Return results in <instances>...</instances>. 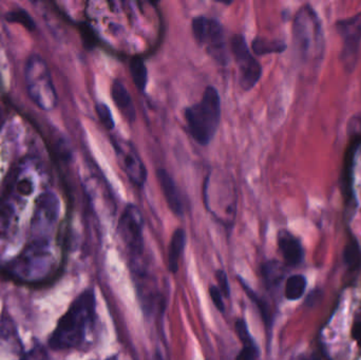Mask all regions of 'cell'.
I'll use <instances>...</instances> for the list:
<instances>
[{"label": "cell", "mask_w": 361, "mask_h": 360, "mask_svg": "<svg viewBox=\"0 0 361 360\" xmlns=\"http://www.w3.org/2000/svg\"><path fill=\"white\" fill-rule=\"evenodd\" d=\"M25 87L32 103L42 111L50 112L57 107L59 97L51 75L50 68L42 55L32 53L25 59Z\"/></svg>", "instance_id": "cell-5"}, {"label": "cell", "mask_w": 361, "mask_h": 360, "mask_svg": "<svg viewBox=\"0 0 361 360\" xmlns=\"http://www.w3.org/2000/svg\"><path fill=\"white\" fill-rule=\"evenodd\" d=\"M352 336L361 348V312L355 317V321H354Z\"/></svg>", "instance_id": "cell-29"}, {"label": "cell", "mask_w": 361, "mask_h": 360, "mask_svg": "<svg viewBox=\"0 0 361 360\" xmlns=\"http://www.w3.org/2000/svg\"><path fill=\"white\" fill-rule=\"evenodd\" d=\"M278 247L284 261L290 266H297L303 261L305 251L298 238L288 230H280L278 234Z\"/></svg>", "instance_id": "cell-13"}, {"label": "cell", "mask_w": 361, "mask_h": 360, "mask_svg": "<svg viewBox=\"0 0 361 360\" xmlns=\"http://www.w3.org/2000/svg\"><path fill=\"white\" fill-rule=\"evenodd\" d=\"M259 356V349L257 345H250V346H243L239 354L235 357V360H256Z\"/></svg>", "instance_id": "cell-25"}, {"label": "cell", "mask_w": 361, "mask_h": 360, "mask_svg": "<svg viewBox=\"0 0 361 360\" xmlns=\"http://www.w3.org/2000/svg\"><path fill=\"white\" fill-rule=\"evenodd\" d=\"M61 203L52 190L38 194L34 203L30 228V239L25 251L42 257H52L50 252L53 232L59 222Z\"/></svg>", "instance_id": "cell-2"}, {"label": "cell", "mask_w": 361, "mask_h": 360, "mask_svg": "<svg viewBox=\"0 0 361 360\" xmlns=\"http://www.w3.org/2000/svg\"><path fill=\"white\" fill-rule=\"evenodd\" d=\"M240 281H241V285L243 287L244 291H245L246 295L248 296V297L252 299V302H255V304H257V306L259 308V311H260L261 316H262L263 321H264L265 325H267V327H269L271 323V312H269V306H267V302H264V300L262 299V298L259 297L258 295H257L256 293H255L254 291H252V289H250V287H248L247 285H246L245 283H244L242 279H240Z\"/></svg>", "instance_id": "cell-21"}, {"label": "cell", "mask_w": 361, "mask_h": 360, "mask_svg": "<svg viewBox=\"0 0 361 360\" xmlns=\"http://www.w3.org/2000/svg\"><path fill=\"white\" fill-rule=\"evenodd\" d=\"M209 295L210 298H212V302H214L216 308L218 309L219 312L224 313L225 306L224 302H223V295L221 293L220 290H219L218 287H209Z\"/></svg>", "instance_id": "cell-26"}, {"label": "cell", "mask_w": 361, "mask_h": 360, "mask_svg": "<svg viewBox=\"0 0 361 360\" xmlns=\"http://www.w3.org/2000/svg\"><path fill=\"white\" fill-rule=\"evenodd\" d=\"M157 175L169 209L176 216L182 217L184 213V207H183L182 197L175 180L163 168L158 169Z\"/></svg>", "instance_id": "cell-14"}, {"label": "cell", "mask_w": 361, "mask_h": 360, "mask_svg": "<svg viewBox=\"0 0 361 360\" xmlns=\"http://www.w3.org/2000/svg\"><path fill=\"white\" fill-rule=\"evenodd\" d=\"M216 278L219 283V290H220L222 295L229 297L231 289H229L228 279H227L226 273L223 270L216 271Z\"/></svg>", "instance_id": "cell-27"}, {"label": "cell", "mask_w": 361, "mask_h": 360, "mask_svg": "<svg viewBox=\"0 0 361 360\" xmlns=\"http://www.w3.org/2000/svg\"><path fill=\"white\" fill-rule=\"evenodd\" d=\"M97 317L94 291L85 290L74 299L67 312L61 316L49 338L52 350H71L82 346L87 334L92 329Z\"/></svg>", "instance_id": "cell-1"}, {"label": "cell", "mask_w": 361, "mask_h": 360, "mask_svg": "<svg viewBox=\"0 0 361 360\" xmlns=\"http://www.w3.org/2000/svg\"><path fill=\"white\" fill-rule=\"evenodd\" d=\"M307 287V280L301 275H294L286 280L284 295L286 299L298 300L302 297Z\"/></svg>", "instance_id": "cell-19"}, {"label": "cell", "mask_w": 361, "mask_h": 360, "mask_svg": "<svg viewBox=\"0 0 361 360\" xmlns=\"http://www.w3.org/2000/svg\"><path fill=\"white\" fill-rule=\"evenodd\" d=\"M1 120H2L1 114H0V126H1Z\"/></svg>", "instance_id": "cell-32"}, {"label": "cell", "mask_w": 361, "mask_h": 360, "mask_svg": "<svg viewBox=\"0 0 361 360\" xmlns=\"http://www.w3.org/2000/svg\"><path fill=\"white\" fill-rule=\"evenodd\" d=\"M231 52L239 70L240 86L243 90H252L260 80L262 68L250 52L243 36H233L231 39Z\"/></svg>", "instance_id": "cell-7"}, {"label": "cell", "mask_w": 361, "mask_h": 360, "mask_svg": "<svg viewBox=\"0 0 361 360\" xmlns=\"http://www.w3.org/2000/svg\"><path fill=\"white\" fill-rule=\"evenodd\" d=\"M114 147L123 170L137 187H143L147 180V169L139 152L130 142L124 139H114Z\"/></svg>", "instance_id": "cell-10"}, {"label": "cell", "mask_w": 361, "mask_h": 360, "mask_svg": "<svg viewBox=\"0 0 361 360\" xmlns=\"http://www.w3.org/2000/svg\"><path fill=\"white\" fill-rule=\"evenodd\" d=\"M130 73L131 75H133V80L135 87H137L141 92H144L146 86H147L148 72L143 59L139 58V57L131 59Z\"/></svg>", "instance_id": "cell-18"}, {"label": "cell", "mask_w": 361, "mask_h": 360, "mask_svg": "<svg viewBox=\"0 0 361 360\" xmlns=\"http://www.w3.org/2000/svg\"><path fill=\"white\" fill-rule=\"evenodd\" d=\"M111 95L116 107L126 116L127 120L133 122L135 120V105L128 90L121 80H114L111 86Z\"/></svg>", "instance_id": "cell-15"}, {"label": "cell", "mask_w": 361, "mask_h": 360, "mask_svg": "<svg viewBox=\"0 0 361 360\" xmlns=\"http://www.w3.org/2000/svg\"><path fill=\"white\" fill-rule=\"evenodd\" d=\"M186 244V232L182 228H178L171 237L169 252V268L173 274H177L179 271L180 255Z\"/></svg>", "instance_id": "cell-16"}, {"label": "cell", "mask_w": 361, "mask_h": 360, "mask_svg": "<svg viewBox=\"0 0 361 360\" xmlns=\"http://www.w3.org/2000/svg\"><path fill=\"white\" fill-rule=\"evenodd\" d=\"M106 360H118V356H111V357H109V359H107Z\"/></svg>", "instance_id": "cell-31"}, {"label": "cell", "mask_w": 361, "mask_h": 360, "mask_svg": "<svg viewBox=\"0 0 361 360\" xmlns=\"http://www.w3.org/2000/svg\"><path fill=\"white\" fill-rule=\"evenodd\" d=\"M292 360H322V357L318 356L316 354H301L298 356L294 357Z\"/></svg>", "instance_id": "cell-30"}, {"label": "cell", "mask_w": 361, "mask_h": 360, "mask_svg": "<svg viewBox=\"0 0 361 360\" xmlns=\"http://www.w3.org/2000/svg\"><path fill=\"white\" fill-rule=\"evenodd\" d=\"M16 325L8 316L0 319V360H25Z\"/></svg>", "instance_id": "cell-12"}, {"label": "cell", "mask_w": 361, "mask_h": 360, "mask_svg": "<svg viewBox=\"0 0 361 360\" xmlns=\"http://www.w3.org/2000/svg\"><path fill=\"white\" fill-rule=\"evenodd\" d=\"M25 360H48V357H47L44 349L36 345L34 348L31 349L29 353L25 354Z\"/></svg>", "instance_id": "cell-28"}, {"label": "cell", "mask_w": 361, "mask_h": 360, "mask_svg": "<svg viewBox=\"0 0 361 360\" xmlns=\"http://www.w3.org/2000/svg\"><path fill=\"white\" fill-rule=\"evenodd\" d=\"M185 120L197 143L206 146L212 142L221 120V97L214 87L208 86L201 101L186 108Z\"/></svg>", "instance_id": "cell-3"}, {"label": "cell", "mask_w": 361, "mask_h": 360, "mask_svg": "<svg viewBox=\"0 0 361 360\" xmlns=\"http://www.w3.org/2000/svg\"><path fill=\"white\" fill-rule=\"evenodd\" d=\"M192 33L200 46L216 59L218 63H226L227 53L225 48L224 30L216 19L197 16L192 20Z\"/></svg>", "instance_id": "cell-6"}, {"label": "cell", "mask_w": 361, "mask_h": 360, "mask_svg": "<svg viewBox=\"0 0 361 360\" xmlns=\"http://www.w3.org/2000/svg\"><path fill=\"white\" fill-rule=\"evenodd\" d=\"M345 260L349 266H356L360 261V251L355 239L350 241L345 249Z\"/></svg>", "instance_id": "cell-24"}, {"label": "cell", "mask_w": 361, "mask_h": 360, "mask_svg": "<svg viewBox=\"0 0 361 360\" xmlns=\"http://www.w3.org/2000/svg\"><path fill=\"white\" fill-rule=\"evenodd\" d=\"M294 44L297 53L305 63L316 65L322 61L324 53V35L322 21L311 6H305L295 17Z\"/></svg>", "instance_id": "cell-4"}, {"label": "cell", "mask_w": 361, "mask_h": 360, "mask_svg": "<svg viewBox=\"0 0 361 360\" xmlns=\"http://www.w3.org/2000/svg\"><path fill=\"white\" fill-rule=\"evenodd\" d=\"M252 49L255 54L267 55L271 54V53L284 52V50L286 49V44L282 40L256 37L252 40Z\"/></svg>", "instance_id": "cell-17"}, {"label": "cell", "mask_w": 361, "mask_h": 360, "mask_svg": "<svg viewBox=\"0 0 361 360\" xmlns=\"http://www.w3.org/2000/svg\"><path fill=\"white\" fill-rule=\"evenodd\" d=\"M6 19L10 23L23 25L27 31L35 30V21L32 18L31 15L23 8H14V10L10 11L6 14Z\"/></svg>", "instance_id": "cell-20"}, {"label": "cell", "mask_w": 361, "mask_h": 360, "mask_svg": "<svg viewBox=\"0 0 361 360\" xmlns=\"http://www.w3.org/2000/svg\"><path fill=\"white\" fill-rule=\"evenodd\" d=\"M143 216L140 209L135 205H127L118 221V232L133 258L143 255Z\"/></svg>", "instance_id": "cell-8"}, {"label": "cell", "mask_w": 361, "mask_h": 360, "mask_svg": "<svg viewBox=\"0 0 361 360\" xmlns=\"http://www.w3.org/2000/svg\"><path fill=\"white\" fill-rule=\"evenodd\" d=\"M263 275H264L265 280L269 285H277L282 277L279 264L276 261L269 262L263 268Z\"/></svg>", "instance_id": "cell-22"}, {"label": "cell", "mask_w": 361, "mask_h": 360, "mask_svg": "<svg viewBox=\"0 0 361 360\" xmlns=\"http://www.w3.org/2000/svg\"><path fill=\"white\" fill-rule=\"evenodd\" d=\"M95 109H97V116L104 127L107 130H112L114 128V120L110 108L106 104L99 103L95 106Z\"/></svg>", "instance_id": "cell-23"}, {"label": "cell", "mask_w": 361, "mask_h": 360, "mask_svg": "<svg viewBox=\"0 0 361 360\" xmlns=\"http://www.w3.org/2000/svg\"><path fill=\"white\" fill-rule=\"evenodd\" d=\"M336 29L343 38L341 61L345 71L355 69L361 44V13L351 18L339 20Z\"/></svg>", "instance_id": "cell-9"}, {"label": "cell", "mask_w": 361, "mask_h": 360, "mask_svg": "<svg viewBox=\"0 0 361 360\" xmlns=\"http://www.w3.org/2000/svg\"><path fill=\"white\" fill-rule=\"evenodd\" d=\"M25 206V203L4 190L0 196V242L8 240L14 234Z\"/></svg>", "instance_id": "cell-11"}]
</instances>
